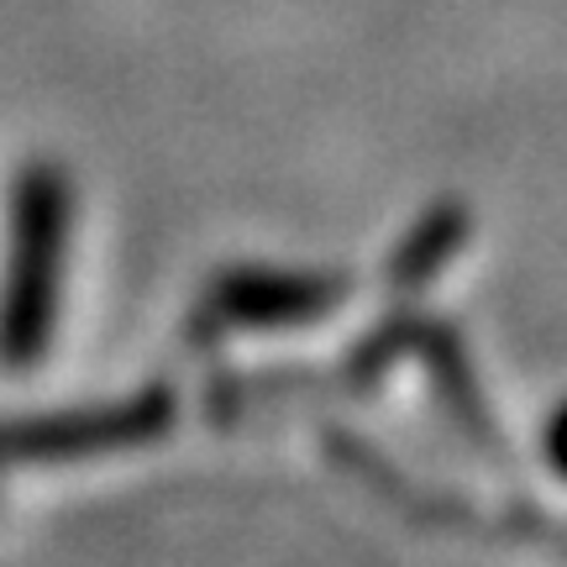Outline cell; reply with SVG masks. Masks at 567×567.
Returning <instances> with one entry per match:
<instances>
[{
    "label": "cell",
    "instance_id": "5",
    "mask_svg": "<svg viewBox=\"0 0 567 567\" xmlns=\"http://www.w3.org/2000/svg\"><path fill=\"white\" fill-rule=\"evenodd\" d=\"M467 231H473L467 205L463 200H436L421 221L405 231V243L394 247V258H389V284L405 289V295H415L421 284H431L452 258H457V247L467 243Z\"/></svg>",
    "mask_w": 567,
    "mask_h": 567
},
{
    "label": "cell",
    "instance_id": "3",
    "mask_svg": "<svg viewBox=\"0 0 567 567\" xmlns=\"http://www.w3.org/2000/svg\"><path fill=\"white\" fill-rule=\"evenodd\" d=\"M179 415L174 389H142L122 405H90V410H63V415H38V421H11L0 425V467L11 463H74V457H95V452H122L168 436V425Z\"/></svg>",
    "mask_w": 567,
    "mask_h": 567
},
{
    "label": "cell",
    "instance_id": "2",
    "mask_svg": "<svg viewBox=\"0 0 567 567\" xmlns=\"http://www.w3.org/2000/svg\"><path fill=\"white\" fill-rule=\"evenodd\" d=\"M352 295L347 274L331 268H226L210 279L189 316V342L210 347L226 331H268V326H305L331 316Z\"/></svg>",
    "mask_w": 567,
    "mask_h": 567
},
{
    "label": "cell",
    "instance_id": "6",
    "mask_svg": "<svg viewBox=\"0 0 567 567\" xmlns=\"http://www.w3.org/2000/svg\"><path fill=\"white\" fill-rule=\"evenodd\" d=\"M547 463L567 478V405L547 421Z\"/></svg>",
    "mask_w": 567,
    "mask_h": 567
},
{
    "label": "cell",
    "instance_id": "1",
    "mask_svg": "<svg viewBox=\"0 0 567 567\" xmlns=\"http://www.w3.org/2000/svg\"><path fill=\"white\" fill-rule=\"evenodd\" d=\"M74 231V184L59 163L32 158L11 179L6 274H0V363L32 368L53 347L59 289Z\"/></svg>",
    "mask_w": 567,
    "mask_h": 567
},
{
    "label": "cell",
    "instance_id": "4",
    "mask_svg": "<svg viewBox=\"0 0 567 567\" xmlns=\"http://www.w3.org/2000/svg\"><path fill=\"white\" fill-rule=\"evenodd\" d=\"M415 358L425 363L431 384H436V394H442V405L452 410V421L463 425L473 442L494 446L488 405H484V394H478V384H473V363H467V347H463V337H457V326L425 321L421 337H415Z\"/></svg>",
    "mask_w": 567,
    "mask_h": 567
}]
</instances>
